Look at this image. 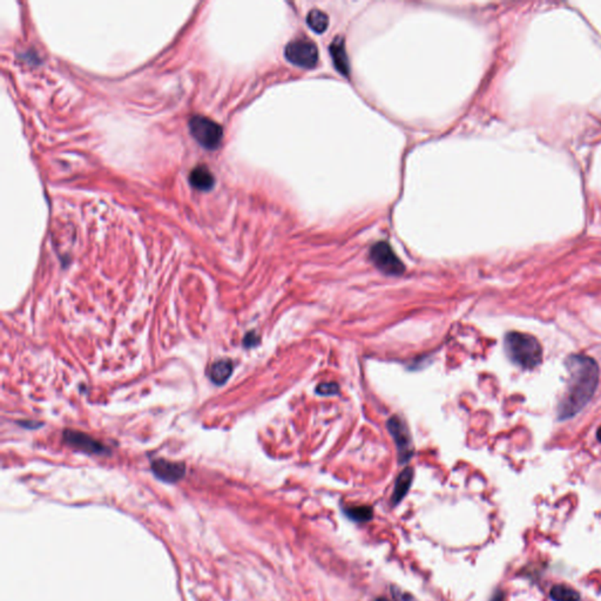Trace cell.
Returning <instances> with one entry per match:
<instances>
[{"label": "cell", "mask_w": 601, "mask_h": 601, "mask_svg": "<svg viewBox=\"0 0 601 601\" xmlns=\"http://www.w3.org/2000/svg\"><path fill=\"white\" fill-rule=\"evenodd\" d=\"M377 601H388V600H385V599H379V600H377Z\"/></svg>", "instance_id": "cell-19"}, {"label": "cell", "mask_w": 601, "mask_h": 601, "mask_svg": "<svg viewBox=\"0 0 601 601\" xmlns=\"http://www.w3.org/2000/svg\"><path fill=\"white\" fill-rule=\"evenodd\" d=\"M597 437H598L599 440L601 442V426L599 428L598 433H597Z\"/></svg>", "instance_id": "cell-18"}, {"label": "cell", "mask_w": 601, "mask_h": 601, "mask_svg": "<svg viewBox=\"0 0 601 601\" xmlns=\"http://www.w3.org/2000/svg\"><path fill=\"white\" fill-rule=\"evenodd\" d=\"M190 131L193 138L202 146L203 148L214 151L219 147L223 138L222 127L212 119L195 115L190 119Z\"/></svg>", "instance_id": "cell-3"}, {"label": "cell", "mask_w": 601, "mask_h": 601, "mask_svg": "<svg viewBox=\"0 0 601 601\" xmlns=\"http://www.w3.org/2000/svg\"><path fill=\"white\" fill-rule=\"evenodd\" d=\"M389 433L394 437L396 446L399 450V458L401 463H406L411 458L413 448H412L411 437H410L409 429L402 419L394 416L389 419Z\"/></svg>", "instance_id": "cell-6"}, {"label": "cell", "mask_w": 601, "mask_h": 601, "mask_svg": "<svg viewBox=\"0 0 601 601\" xmlns=\"http://www.w3.org/2000/svg\"><path fill=\"white\" fill-rule=\"evenodd\" d=\"M152 471L159 480L166 483H176L185 476L186 466L178 462L156 460L152 463Z\"/></svg>", "instance_id": "cell-8"}, {"label": "cell", "mask_w": 601, "mask_h": 601, "mask_svg": "<svg viewBox=\"0 0 601 601\" xmlns=\"http://www.w3.org/2000/svg\"><path fill=\"white\" fill-rule=\"evenodd\" d=\"M64 440L68 445L73 446L82 453H92V455L109 453V450L106 448L105 444H102V442H99L87 433H80V431L65 430Z\"/></svg>", "instance_id": "cell-7"}, {"label": "cell", "mask_w": 601, "mask_h": 601, "mask_svg": "<svg viewBox=\"0 0 601 601\" xmlns=\"http://www.w3.org/2000/svg\"><path fill=\"white\" fill-rule=\"evenodd\" d=\"M338 391H340L338 384L332 382L321 383V384H318V388H316V392H318V395L321 396L337 395Z\"/></svg>", "instance_id": "cell-16"}, {"label": "cell", "mask_w": 601, "mask_h": 601, "mask_svg": "<svg viewBox=\"0 0 601 601\" xmlns=\"http://www.w3.org/2000/svg\"><path fill=\"white\" fill-rule=\"evenodd\" d=\"M190 183L195 190L206 192L213 188L215 179L210 169L205 166H197L190 172Z\"/></svg>", "instance_id": "cell-9"}, {"label": "cell", "mask_w": 601, "mask_h": 601, "mask_svg": "<svg viewBox=\"0 0 601 601\" xmlns=\"http://www.w3.org/2000/svg\"><path fill=\"white\" fill-rule=\"evenodd\" d=\"M412 480H413V470L411 467H406V469L403 470L402 472L399 473V476L397 477V480H396L394 493H392V505H397L402 502L403 498L406 496V493L411 487Z\"/></svg>", "instance_id": "cell-12"}, {"label": "cell", "mask_w": 601, "mask_h": 601, "mask_svg": "<svg viewBox=\"0 0 601 601\" xmlns=\"http://www.w3.org/2000/svg\"><path fill=\"white\" fill-rule=\"evenodd\" d=\"M259 343V337H257L256 334L255 332H248L246 335V337L244 340V345L247 347V348H251L254 345H256Z\"/></svg>", "instance_id": "cell-17"}, {"label": "cell", "mask_w": 601, "mask_h": 601, "mask_svg": "<svg viewBox=\"0 0 601 601\" xmlns=\"http://www.w3.org/2000/svg\"><path fill=\"white\" fill-rule=\"evenodd\" d=\"M568 372V391L558 406V418H571L588 406L599 384V365L586 355L568 356L565 361Z\"/></svg>", "instance_id": "cell-1"}, {"label": "cell", "mask_w": 601, "mask_h": 601, "mask_svg": "<svg viewBox=\"0 0 601 601\" xmlns=\"http://www.w3.org/2000/svg\"><path fill=\"white\" fill-rule=\"evenodd\" d=\"M233 362L229 359H220L212 364L208 376L214 384L222 385L229 379L233 374Z\"/></svg>", "instance_id": "cell-11"}, {"label": "cell", "mask_w": 601, "mask_h": 601, "mask_svg": "<svg viewBox=\"0 0 601 601\" xmlns=\"http://www.w3.org/2000/svg\"><path fill=\"white\" fill-rule=\"evenodd\" d=\"M345 514L349 519L357 521V523H365L372 519L374 511L370 507H350L345 509Z\"/></svg>", "instance_id": "cell-15"}, {"label": "cell", "mask_w": 601, "mask_h": 601, "mask_svg": "<svg viewBox=\"0 0 601 601\" xmlns=\"http://www.w3.org/2000/svg\"><path fill=\"white\" fill-rule=\"evenodd\" d=\"M307 23L316 33H323L328 28L329 17L322 11L313 10L308 14Z\"/></svg>", "instance_id": "cell-13"}, {"label": "cell", "mask_w": 601, "mask_h": 601, "mask_svg": "<svg viewBox=\"0 0 601 601\" xmlns=\"http://www.w3.org/2000/svg\"><path fill=\"white\" fill-rule=\"evenodd\" d=\"M505 350L514 364L526 370H532L543 361V347L530 334L509 332L505 336Z\"/></svg>", "instance_id": "cell-2"}, {"label": "cell", "mask_w": 601, "mask_h": 601, "mask_svg": "<svg viewBox=\"0 0 601 601\" xmlns=\"http://www.w3.org/2000/svg\"><path fill=\"white\" fill-rule=\"evenodd\" d=\"M330 53L334 61L335 67L343 75H349V60L345 51V39L338 37L330 45Z\"/></svg>", "instance_id": "cell-10"}, {"label": "cell", "mask_w": 601, "mask_h": 601, "mask_svg": "<svg viewBox=\"0 0 601 601\" xmlns=\"http://www.w3.org/2000/svg\"><path fill=\"white\" fill-rule=\"evenodd\" d=\"M370 259L379 271L391 276H399L406 271L402 261L399 260L391 247L386 242L374 244L370 249Z\"/></svg>", "instance_id": "cell-5"}, {"label": "cell", "mask_w": 601, "mask_h": 601, "mask_svg": "<svg viewBox=\"0 0 601 601\" xmlns=\"http://www.w3.org/2000/svg\"><path fill=\"white\" fill-rule=\"evenodd\" d=\"M284 55L291 64L300 67L313 68L318 61V50L313 41L296 39L286 46Z\"/></svg>", "instance_id": "cell-4"}, {"label": "cell", "mask_w": 601, "mask_h": 601, "mask_svg": "<svg viewBox=\"0 0 601 601\" xmlns=\"http://www.w3.org/2000/svg\"><path fill=\"white\" fill-rule=\"evenodd\" d=\"M551 599L553 601H579L580 595L566 585H556L551 588Z\"/></svg>", "instance_id": "cell-14"}]
</instances>
